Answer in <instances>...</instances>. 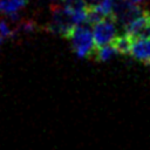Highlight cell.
<instances>
[{
    "label": "cell",
    "instance_id": "obj_11",
    "mask_svg": "<svg viewBox=\"0 0 150 150\" xmlns=\"http://www.w3.org/2000/svg\"><path fill=\"white\" fill-rule=\"evenodd\" d=\"M1 41H2V36L0 35V43H1Z\"/></svg>",
    "mask_w": 150,
    "mask_h": 150
},
{
    "label": "cell",
    "instance_id": "obj_6",
    "mask_svg": "<svg viewBox=\"0 0 150 150\" xmlns=\"http://www.w3.org/2000/svg\"><path fill=\"white\" fill-rule=\"evenodd\" d=\"M26 5V0H0V13L16 18L19 9Z\"/></svg>",
    "mask_w": 150,
    "mask_h": 150
},
{
    "label": "cell",
    "instance_id": "obj_2",
    "mask_svg": "<svg viewBox=\"0 0 150 150\" xmlns=\"http://www.w3.org/2000/svg\"><path fill=\"white\" fill-rule=\"evenodd\" d=\"M116 22L117 21L115 19H103L94 25L93 35L96 48L111 45L117 38Z\"/></svg>",
    "mask_w": 150,
    "mask_h": 150
},
{
    "label": "cell",
    "instance_id": "obj_1",
    "mask_svg": "<svg viewBox=\"0 0 150 150\" xmlns=\"http://www.w3.org/2000/svg\"><path fill=\"white\" fill-rule=\"evenodd\" d=\"M67 39L71 41L74 52L79 57L94 56L96 50V45L94 41L93 32L88 27L76 26Z\"/></svg>",
    "mask_w": 150,
    "mask_h": 150
},
{
    "label": "cell",
    "instance_id": "obj_12",
    "mask_svg": "<svg viewBox=\"0 0 150 150\" xmlns=\"http://www.w3.org/2000/svg\"><path fill=\"white\" fill-rule=\"evenodd\" d=\"M67 1H68V2H69V1H73V0H67Z\"/></svg>",
    "mask_w": 150,
    "mask_h": 150
},
{
    "label": "cell",
    "instance_id": "obj_10",
    "mask_svg": "<svg viewBox=\"0 0 150 150\" xmlns=\"http://www.w3.org/2000/svg\"><path fill=\"white\" fill-rule=\"evenodd\" d=\"M128 1H130V2H132L134 5H137V6H139L144 0H128Z\"/></svg>",
    "mask_w": 150,
    "mask_h": 150
},
{
    "label": "cell",
    "instance_id": "obj_7",
    "mask_svg": "<svg viewBox=\"0 0 150 150\" xmlns=\"http://www.w3.org/2000/svg\"><path fill=\"white\" fill-rule=\"evenodd\" d=\"M131 45H132V38L129 36L128 34L117 35V38L111 43V46L115 48V50L118 54H123V55L130 54Z\"/></svg>",
    "mask_w": 150,
    "mask_h": 150
},
{
    "label": "cell",
    "instance_id": "obj_9",
    "mask_svg": "<svg viewBox=\"0 0 150 150\" xmlns=\"http://www.w3.org/2000/svg\"><path fill=\"white\" fill-rule=\"evenodd\" d=\"M0 35L4 36H11L12 35V30L8 27V25L5 21H0Z\"/></svg>",
    "mask_w": 150,
    "mask_h": 150
},
{
    "label": "cell",
    "instance_id": "obj_5",
    "mask_svg": "<svg viewBox=\"0 0 150 150\" xmlns=\"http://www.w3.org/2000/svg\"><path fill=\"white\" fill-rule=\"evenodd\" d=\"M130 55L148 66H150V38L132 39Z\"/></svg>",
    "mask_w": 150,
    "mask_h": 150
},
{
    "label": "cell",
    "instance_id": "obj_8",
    "mask_svg": "<svg viewBox=\"0 0 150 150\" xmlns=\"http://www.w3.org/2000/svg\"><path fill=\"white\" fill-rule=\"evenodd\" d=\"M117 52L115 50V48L111 46V45H108V46H104V47H100V48H96L95 50V54H94V59L97 60V61H107L109 60L112 55H115Z\"/></svg>",
    "mask_w": 150,
    "mask_h": 150
},
{
    "label": "cell",
    "instance_id": "obj_4",
    "mask_svg": "<svg viewBox=\"0 0 150 150\" xmlns=\"http://www.w3.org/2000/svg\"><path fill=\"white\" fill-rule=\"evenodd\" d=\"M143 11L144 9H142L141 6L134 5L128 0H117L115 6V18L117 22L125 27L130 21L142 14Z\"/></svg>",
    "mask_w": 150,
    "mask_h": 150
},
{
    "label": "cell",
    "instance_id": "obj_3",
    "mask_svg": "<svg viewBox=\"0 0 150 150\" xmlns=\"http://www.w3.org/2000/svg\"><path fill=\"white\" fill-rule=\"evenodd\" d=\"M124 29L125 34L132 39L150 38V13L148 11H143V13L130 21Z\"/></svg>",
    "mask_w": 150,
    "mask_h": 150
}]
</instances>
